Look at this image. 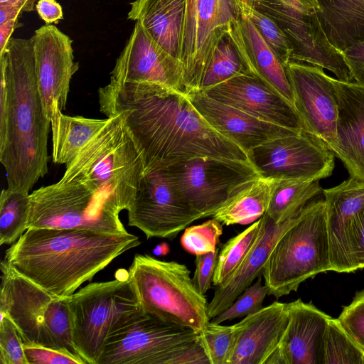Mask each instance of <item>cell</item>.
I'll list each match as a JSON object with an SVG mask.
<instances>
[{
  "label": "cell",
  "mask_w": 364,
  "mask_h": 364,
  "mask_svg": "<svg viewBox=\"0 0 364 364\" xmlns=\"http://www.w3.org/2000/svg\"><path fill=\"white\" fill-rule=\"evenodd\" d=\"M180 196L202 218L213 216L239 185L260 176L250 161L210 156L163 167Z\"/></svg>",
  "instance_id": "cell-11"
},
{
  "label": "cell",
  "mask_w": 364,
  "mask_h": 364,
  "mask_svg": "<svg viewBox=\"0 0 364 364\" xmlns=\"http://www.w3.org/2000/svg\"><path fill=\"white\" fill-rule=\"evenodd\" d=\"M322 364H364V353L337 318L329 319L323 335Z\"/></svg>",
  "instance_id": "cell-35"
},
{
  "label": "cell",
  "mask_w": 364,
  "mask_h": 364,
  "mask_svg": "<svg viewBox=\"0 0 364 364\" xmlns=\"http://www.w3.org/2000/svg\"><path fill=\"white\" fill-rule=\"evenodd\" d=\"M338 106L336 138L330 146L350 177L364 182V86L332 77Z\"/></svg>",
  "instance_id": "cell-23"
},
{
  "label": "cell",
  "mask_w": 364,
  "mask_h": 364,
  "mask_svg": "<svg viewBox=\"0 0 364 364\" xmlns=\"http://www.w3.org/2000/svg\"><path fill=\"white\" fill-rule=\"evenodd\" d=\"M322 191L331 271L351 272L348 230L353 218L364 209V182L350 177L339 185Z\"/></svg>",
  "instance_id": "cell-25"
},
{
  "label": "cell",
  "mask_w": 364,
  "mask_h": 364,
  "mask_svg": "<svg viewBox=\"0 0 364 364\" xmlns=\"http://www.w3.org/2000/svg\"><path fill=\"white\" fill-rule=\"evenodd\" d=\"M100 109L107 117L122 112L139 144L146 169L198 156L250 161L247 154L217 132L187 95L151 82L110 79L98 90Z\"/></svg>",
  "instance_id": "cell-1"
},
{
  "label": "cell",
  "mask_w": 364,
  "mask_h": 364,
  "mask_svg": "<svg viewBox=\"0 0 364 364\" xmlns=\"http://www.w3.org/2000/svg\"><path fill=\"white\" fill-rule=\"evenodd\" d=\"M331 271L323 199L311 201L278 240L262 276L268 295L279 299L316 274Z\"/></svg>",
  "instance_id": "cell-6"
},
{
  "label": "cell",
  "mask_w": 364,
  "mask_h": 364,
  "mask_svg": "<svg viewBox=\"0 0 364 364\" xmlns=\"http://www.w3.org/2000/svg\"><path fill=\"white\" fill-rule=\"evenodd\" d=\"M36 9L48 25L63 18L62 6L56 0H38Z\"/></svg>",
  "instance_id": "cell-48"
},
{
  "label": "cell",
  "mask_w": 364,
  "mask_h": 364,
  "mask_svg": "<svg viewBox=\"0 0 364 364\" xmlns=\"http://www.w3.org/2000/svg\"><path fill=\"white\" fill-rule=\"evenodd\" d=\"M198 338L191 328L167 323L140 309L112 329L97 364H171Z\"/></svg>",
  "instance_id": "cell-10"
},
{
  "label": "cell",
  "mask_w": 364,
  "mask_h": 364,
  "mask_svg": "<svg viewBox=\"0 0 364 364\" xmlns=\"http://www.w3.org/2000/svg\"><path fill=\"white\" fill-rule=\"evenodd\" d=\"M11 1V0H0V4H5Z\"/></svg>",
  "instance_id": "cell-52"
},
{
  "label": "cell",
  "mask_w": 364,
  "mask_h": 364,
  "mask_svg": "<svg viewBox=\"0 0 364 364\" xmlns=\"http://www.w3.org/2000/svg\"><path fill=\"white\" fill-rule=\"evenodd\" d=\"M289 321L287 304L274 301L233 325L234 345L228 364H266Z\"/></svg>",
  "instance_id": "cell-22"
},
{
  "label": "cell",
  "mask_w": 364,
  "mask_h": 364,
  "mask_svg": "<svg viewBox=\"0 0 364 364\" xmlns=\"http://www.w3.org/2000/svg\"><path fill=\"white\" fill-rule=\"evenodd\" d=\"M128 211V224L147 238L172 240L202 218L178 194L164 168L146 169Z\"/></svg>",
  "instance_id": "cell-14"
},
{
  "label": "cell",
  "mask_w": 364,
  "mask_h": 364,
  "mask_svg": "<svg viewBox=\"0 0 364 364\" xmlns=\"http://www.w3.org/2000/svg\"><path fill=\"white\" fill-rule=\"evenodd\" d=\"M321 26L341 51L364 42V0H316Z\"/></svg>",
  "instance_id": "cell-28"
},
{
  "label": "cell",
  "mask_w": 364,
  "mask_h": 364,
  "mask_svg": "<svg viewBox=\"0 0 364 364\" xmlns=\"http://www.w3.org/2000/svg\"><path fill=\"white\" fill-rule=\"evenodd\" d=\"M240 14L255 26L284 67L291 61V48L278 25L266 14L244 0H237Z\"/></svg>",
  "instance_id": "cell-36"
},
{
  "label": "cell",
  "mask_w": 364,
  "mask_h": 364,
  "mask_svg": "<svg viewBox=\"0 0 364 364\" xmlns=\"http://www.w3.org/2000/svg\"><path fill=\"white\" fill-rule=\"evenodd\" d=\"M348 241L352 271L364 268V209L352 220Z\"/></svg>",
  "instance_id": "cell-43"
},
{
  "label": "cell",
  "mask_w": 364,
  "mask_h": 364,
  "mask_svg": "<svg viewBox=\"0 0 364 364\" xmlns=\"http://www.w3.org/2000/svg\"><path fill=\"white\" fill-rule=\"evenodd\" d=\"M247 73L250 72L227 33L213 52L201 81L200 91Z\"/></svg>",
  "instance_id": "cell-33"
},
{
  "label": "cell",
  "mask_w": 364,
  "mask_h": 364,
  "mask_svg": "<svg viewBox=\"0 0 364 364\" xmlns=\"http://www.w3.org/2000/svg\"><path fill=\"white\" fill-rule=\"evenodd\" d=\"M39 93L48 119L65 109L70 80L79 69L73 41L52 24L43 26L31 37Z\"/></svg>",
  "instance_id": "cell-17"
},
{
  "label": "cell",
  "mask_w": 364,
  "mask_h": 364,
  "mask_svg": "<svg viewBox=\"0 0 364 364\" xmlns=\"http://www.w3.org/2000/svg\"><path fill=\"white\" fill-rule=\"evenodd\" d=\"M37 0H11L5 4H0V24L18 18L23 12H30L34 9Z\"/></svg>",
  "instance_id": "cell-46"
},
{
  "label": "cell",
  "mask_w": 364,
  "mask_h": 364,
  "mask_svg": "<svg viewBox=\"0 0 364 364\" xmlns=\"http://www.w3.org/2000/svg\"><path fill=\"white\" fill-rule=\"evenodd\" d=\"M284 4L304 14H313L320 9L316 0H278Z\"/></svg>",
  "instance_id": "cell-49"
},
{
  "label": "cell",
  "mask_w": 364,
  "mask_h": 364,
  "mask_svg": "<svg viewBox=\"0 0 364 364\" xmlns=\"http://www.w3.org/2000/svg\"><path fill=\"white\" fill-rule=\"evenodd\" d=\"M186 95L217 132L237 144L247 154L252 149L269 140L301 132L259 119L212 99L203 91Z\"/></svg>",
  "instance_id": "cell-21"
},
{
  "label": "cell",
  "mask_w": 364,
  "mask_h": 364,
  "mask_svg": "<svg viewBox=\"0 0 364 364\" xmlns=\"http://www.w3.org/2000/svg\"><path fill=\"white\" fill-rule=\"evenodd\" d=\"M130 6L127 18L139 22L156 43L180 60L186 0H134Z\"/></svg>",
  "instance_id": "cell-27"
},
{
  "label": "cell",
  "mask_w": 364,
  "mask_h": 364,
  "mask_svg": "<svg viewBox=\"0 0 364 364\" xmlns=\"http://www.w3.org/2000/svg\"><path fill=\"white\" fill-rule=\"evenodd\" d=\"M222 234V223L213 218L187 227L181 236V244L185 250L196 256L205 254L216 250Z\"/></svg>",
  "instance_id": "cell-38"
},
{
  "label": "cell",
  "mask_w": 364,
  "mask_h": 364,
  "mask_svg": "<svg viewBox=\"0 0 364 364\" xmlns=\"http://www.w3.org/2000/svg\"><path fill=\"white\" fill-rule=\"evenodd\" d=\"M170 252V247L168 243L162 242L158 244L153 250V254L155 256H165Z\"/></svg>",
  "instance_id": "cell-51"
},
{
  "label": "cell",
  "mask_w": 364,
  "mask_h": 364,
  "mask_svg": "<svg viewBox=\"0 0 364 364\" xmlns=\"http://www.w3.org/2000/svg\"><path fill=\"white\" fill-rule=\"evenodd\" d=\"M287 306V328L266 364H322L323 338L331 317L301 299Z\"/></svg>",
  "instance_id": "cell-20"
},
{
  "label": "cell",
  "mask_w": 364,
  "mask_h": 364,
  "mask_svg": "<svg viewBox=\"0 0 364 364\" xmlns=\"http://www.w3.org/2000/svg\"><path fill=\"white\" fill-rule=\"evenodd\" d=\"M0 316V363L28 364L16 327L8 316L2 314Z\"/></svg>",
  "instance_id": "cell-40"
},
{
  "label": "cell",
  "mask_w": 364,
  "mask_h": 364,
  "mask_svg": "<svg viewBox=\"0 0 364 364\" xmlns=\"http://www.w3.org/2000/svg\"><path fill=\"white\" fill-rule=\"evenodd\" d=\"M262 276L259 275L253 284L247 287L227 309L214 317L212 322L221 323L259 311L268 295L267 287L262 284Z\"/></svg>",
  "instance_id": "cell-39"
},
{
  "label": "cell",
  "mask_w": 364,
  "mask_h": 364,
  "mask_svg": "<svg viewBox=\"0 0 364 364\" xmlns=\"http://www.w3.org/2000/svg\"><path fill=\"white\" fill-rule=\"evenodd\" d=\"M23 348L28 364H85L81 358L65 351L26 343Z\"/></svg>",
  "instance_id": "cell-42"
},
{
  "label": "cell",
  "mask_w": 364,
  "mask_h": 364,
  "mask_svg": "<svg viewBox=\"0 0 364 364\" xmlns=\"http://www.w3.org/2000/svg\"><path fill=\"white\" fill-rule=\"evenodd\" d=\"M108 120V117L99 119L68 116L62 111L56 112L50 119L53 135V161L65 166L70 164Z\"/></svg>",
  "instance_id": "cell-30"
},
{
  "label": "cell",
  "mask_w": 364,
  "mask_h": 364,
  "mask_svg": "<svg viewBox=\"0 0 364 364\" xmlns=\"http://www.w3.org/2000/svg\"><path fill=\"white\" fill-rule=\"evenodd\" d=\"M337 319L364 353V289L355 294L350 304L343 306Z\"/></svg>",
  "instance_id": "cell-41"
},
{
  "label": "cell",
  "mask_w": 364,
  "mask_h": 364,
  "mask_svg": "<svg viewBox=\"0 0 364 364\" xmlns=\"http://www.w3.org/2000/svg\"><path fill=\"white\" fill-rule=\"evenodd\" d=\"M343 54L353 82L364 86V42L347 48Z\"/></svg>",
  "instance_id": "cell-45"
},
{
  "label": "cell",
  "mask_w": 364,
  "mask_h": 364,
  "mask_svg": "<svg viewBox=\"0 0 364 364\" xmlns=\"http://www.w3.org/2000/svg\"><path fill=\"white\" fill-rule=\"evenodd\" d=\"M228 34L250 72L266 82L294 105L293 92L286 67L252 22L240 14L232 23Z\"/></svg>",
  "instance_id": "cell-26"
},
{
  "label": "cell",
  "mask_w": 364,
  "mask_h": 364,
  "mask_svg": "<svg viewBox=\"0 0 364 364\" xmlns=\"http://www.w3.org/2000/svg\"><path fill=\"white\" fill-rule=\"evenodd\" d=\"M303 208L279 224L267 214L260 218L259 230L250 251L235 273L224 283L217 286L212 300L208 303L210 320L227 309L256 278L262 274L277 242L299 220Z\"/></svg>",
  "instance_id": "cell-24"
},
{
  "label": "cell",
  "mask_w": 364,
  "mask_h": 364,
  "mask_svg": "<svg viewBox=\"0 0 364 364\" xmlns=\"http://www.w3.org/2000/svg\"><path fill=\"white\" fill-rule=\"evenodd\" d=\"M219 252V248H217L213 252L196 255V269L192 281L196 289L202 294L210 289Z\"/></svg>",
  "instance_id": "cell-44"
},
{
  "label": "cell",
  "mask_w": 364,
  "mask_h": 364,
  "mask_svg": "<svg viewBox=\"0 0 364 364\" xmlns=\"http://www.w3.org/2000/svg\"><path fill=\"white\" fill-rule=\"evenodd\" d=\"M0 314L14 323L23 342L81 358L73 343L67 298H60L1 262Z\"/></svg>",
  "instance_id": "cell-5"
},
{
  "label": "cell",
  "mask_w": 364,
  "mask_h": 364,
  "mask_svg": "<svg viewBox=\"0 0 364 364\" xmlns=\"http://www.w3.org/2000/svg\"><path fill=\"white\" fill-rule=\"evenodd\" d=\"M239 16L237 0H186L180 58L185 94L200 91L215 46Z\"/></svg>",
  "instance_id": "cell-12"
},
{
  "label": "cell",
  "mask_w": 364,
  "mask_h": 364,
  "mask_svg": "<svg viewBox=\"0 0 364 364\" xmlns=\"http://www.w3.org/2000/svg\"><path fill=\"white\" fill-rule=\"evenodd\" d=\"M322 191L319 180H274L267 214L277 224L296 215Z\"/></svg>",
  "instance_id": "cell-31"
},
{
  "label": "cell",
  "mask_w": 364,
  "mask_h": 364,
  "mask_svg": "<svg viewBox=\"0 0 364 364\" xmlns=\"http://www.w3.org/2000/svg\"><path fill=\"white\" fill-rule=\"evenodd\" d=\"M28 228L87 230L109 234L127 230L120 210L82 184L62 181L30 193Z\"/></svg>",
  "instance_id": "cell-9"
},
{
  "label": "cell",
  "mask_w": 364,
  "mask_h": 364,
  "mask_svg": "<svg viewBox=\"0 0 364 364\" xmlns=\"http://www.w3.org/2000/svg\"><path fill=\"white\" fill-rule=\"evenodd\" d=\"M272 19L288 39L291 61L326 69L336 79L353 82L343 52L327 38L317 13L304 14L278 0H244Z\"/></svg>",
  "instance_id": "cell-15"
},
{
  "label": "cell",
  "mask_w": 364,
  "mask_h": 364,
  "mask_svg": "<svg viewBox=\"0 0 364 364\" xmlns=\"http://www.w3.org/2000/svg\"><path fill=\"white\" fill-rule=\"evenodd\" d=\"M140 245L131 233L28 228L5 252L15 270L51 294L66 298L122 254Z\"/></svg>",
  "instance_id": "cell-3"
},
{
  "label": "cell",
  "mask_w": 364,
  "mask_h": 364,
  "mask_svg": "<svg viewBox=\"0 0 364 364\" xmlns=\"http://www.w3.org/2000/svg\"><path fill=\"white\" fill-rule=\"evenodd\" d=\"M31 211L28 192L1 191L0 196V245H12L28 230Z\"/></svg>",
  "instance_id": "cell-32"
},
{
  "label": "cell",
  "mask_w": 364,
  "mask_h": 364,
  "mask_svg": "<svg viewBox=\"0 0 364 364\" xmlns=\"http://www.w3.org/2000/svg\"><path fill=\"white\" fill-rule=\"evenodd\" d=\"M294 106L304 131L329 149L336 138L338 106L332 77L322 68L290 61L286 67Z\"/></svg>",
  "instance_id": "cell-16"
},
{
  "label": "cell",
  "mask_w": 364,
  "mask_h": 364,
  "mask_svg": "<svg viewBox=\"0 0 364 364\" xmlns=\"http://www.w3.org/2000/svg\"><path fill=\"white\" fill-rule=\"evenodd\" d=\"M110 79L156 83L183 92L181 62L156 43L139 22L117 59Z\"/></svg>",
  "instance_id": "cell-19"
},
{
  "label": "cell",
  "mask_w": 364,
  "mask_h": 364,
  "mask_svg": "<svg viewBox=\"0 0 364 364\" xmlns=\"http://www.w3.org/2000/svg\"><path fill=\"white\" fill-rule=\"evenodd\" d=\"M0 161L11 190L28 192L48 173L50 122L39 93L33 39L11 37L0 53Z\"/></svg>",
  "instance_id": "cell-2"
},
{
  "label": "cell",
  "mask_w": 364,
  "mask_h": 364,
  "mask_svg": "<svg viewBox=\"0 0 364 364\" xmlns=\"http://www.w3.org/2000/svg\"><path fill=\"white\" fill-rule=\"evenodd\" d=\"M18 18H16L0 24V53H3L11 37V33L18 26Z\"/></svg>",
  "instance_id": "cell-50"
},
{
  "label": "cell",
  "mask_w": 364,
  "mask_h": 364,
  "mask_svg": "<svg viewBox=\"0 0 364 364\" xmlns=\"http://www.w3.org/2000/svg\"><path fill=\"white\" fill-rule=\"evenodd\" d=\"M75 347L85 364H97L108 335L141 309L128 271L91 283L67 298Z\"/></svg>",
  "instance_id": "cell-8"
},
{
  "label": "cell",
  "mask_w": 364,
  "mask_h": 364,
  "mask_svg": "<svg viewBox=\"0 0 364 364\" xmlns=\"http://www.w3.org/2000/svg\"><path fill=\"white\" fill-rule=\"evenodd\" d=\"M274 181L259 176L241 183L212 217L225 225L253 223L267 212Z\"/></svg>",
  "instance_id": "cell-29"
},
{
  "label": "cell",
  "mask_w": 364,
  "mask_h": 364,
  "mask_svg": "<svg viewBox=\"0 0 364 364\" xmlns=\"http://www.w3.org/2000/svg\"><path fill=\"white\" fill-rule=\"evenodd\" d=\"M210 364L208 358L198 338L196 343L177 355L171 364Z\"/></svg>",
  "instance_id": "cell-47"
},
{
  "label": "cell",
  "mask_w": 364,
  "mask_h": 364,
  "mask_svg": "<svg viewBox=\"0 0 364 364\" xmlns=\"http://www.w3.org/2000/svg\"><path fill=\"white\" fill-rule=\"evenodd\" d=\"M128 273L144 312L198 334L205 329L210 322L208 302L186 265L137 254Z\"/></svg>",
  "instance_id": "cell-7"
},
{
  "label": "cell",
  "mask_w": 364,
  "mask_h": 364,
  "mask_svg": "<svg viewBox=\"0 0 364 364\" xmlns=\"http://www.w3.org/2000/svg\"><path fill=\"white\" fill-rule=\"evenodd\" d=\"M260 224L261 218L223 245L213 278L215 286L227 281L240 267L257 238Z\"/></svg>",
  "instance_id": "cell-34"
},
{
  "label": "cell",
  "mask_w": 364,
  "mask_h": 364,
  "mask_svg": "<svg viewBox=\"0 0 364 364\" xmlns=\"http://www.w3.org/2000/svg\"><path fill=\"white\" fill-rule=\"evenodd\" d=\"M107 124L65 166L60 179L84 185L121 211L134 200L146 171L143 153L122 112Z\"/></svg>",
  "instance_id": "cell-4"
},
{
  "label": "cell",
  "mask_w": 364,
  "mask_h": 364,
  "mask_svg": "<svg viewBox=\"0 0 364 364\" xmlns=\"http://www.w3.org/2000/svg\"><path fill=\"white\" fill-rule=\"evenodd\" d=\"M198 339L210 364H228L234 345L233 325L224 326L210 321L198 334Z\"/></svg>",
  "instance_id": "cell-37"
},
{
  "label": "cell",
  "mask_w": 364,
  "mask_h": 364,
  "mask_svg": "<svg viewBox=\"0 0 364 364\" xmlns=\"http://www.w3.org/2000/svg\"><path fill=\"white\" fill-rule=\"evenodd\" d=\"M203 92L215 100L259 119L295 131H304L294 105L251 73L235 76Z\"/></svg>",
  "instance_id": "cell-18"
},
{
  "label": "cell",
  "mask_w": 364,
  "mask_h": 364,
  "mask_svg": "<svg viewBox=\"0 0 364 364\" xmlns=\"http://www.w3.org/2000/svg\"><path fill=\"white\" fill-rule=\"evenodd\" d=\"M247 155L261 177L274 180H321L334 168L333 153L305 131L269 140Z\"/></svg>",
  "instance_id": "cell-13"
}]
</instances>
